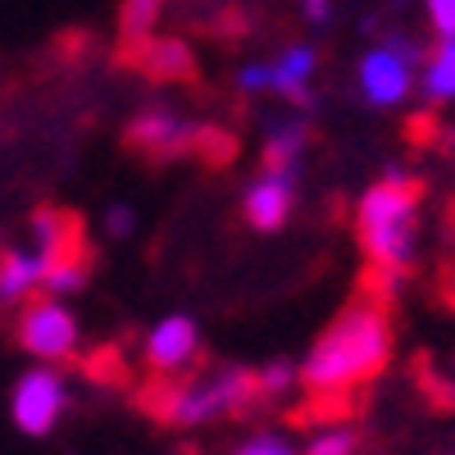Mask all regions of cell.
<instances>
[{
    "instance_id": "cell-1",
    "label": "cell",
    "mask_w": 455,
    "mask_h": 455,
    "mask_svg": "<svg viewBox=\"0 0 455 455\" xmlns=\"http://www.w3.org/2000/svg\"><path fill=\"white\" fill-rule=\"evenodd\" d=\"M392 355V323L373 300H355L341 310L310 347L306 364H300V383L315 396H341L387 364Z\"/></svg>"
},
{
    "instance_id": "cell-2",
    "label": "cell",
    "mask_w": 455,
    "mask_h": 455,
    "mask_svg": "<svg viewBox=\"0 0 455 455\" xmlns=\"http://www.w3.org/2000/svg\"><path fill=\"white\" fill-rule=\"evenodd\" d=\"M355 237L378 274H405L419 246V187L405 173H383L355 210Z\"/></svg>"
},
{
    "instance_id": "cell-3",
    "label": "cell",
    "mask_w": 455,
    "mask_h": 455,
    "mask_svg": "<svg viewBox=\"0 0 455 455\" xmlns=\"http://www.w3.org/2000/svg\"><path fill=\"white\" fill-rule=\"evenodd\" d=\"M259 396V378L251 369H214L205 378H192V383H178L160 396V410L169 424H210L223 419V414H237Z\"/></svg>"
},
{
    "instance_id": "cell-4",
    "label": "cell",
    "mask_w": 455,
    "mask_h": 455,
    "mask_svg": "<svg viewBox=\"0 0 455 455\" xmlns=\"http://www.w3.org/2000/svg\"><path fill=\"white\" fill-rule=\"evenodd\" d=\"M14 337L36 364H60L68 355H78L83 328H78V315H73L64 300L46 296V300H28L23 306V315L14 323Z\"/></svg>"
},
{
    "instance_id": "cell-5",
    "label": "cell",
    "mask_w": 455,
    "mask_h": 455,
    "mask_svg": "<svg viewBox=\"0 0 455 455\" xmlns=\"http://www.w3.org/2000/svg\"><path fill=\"white\" fill-rule=\"evenodd\" d=\"M64 410H68V383H64V373L55 364H36L14 383L10 414H14L19 433H28V437L55 433V424L64 419Z\"/></svg>"
},
{
    "instance_id": "cell-6",
    "label": "cell",
    "mask_w": 455,
    "mask_h": 455,
    "mask_svg": "<svg viewBox=\"0 0 455 455\" xmlns=\"http://www.w3.org/2000/svg\"><path fill=\"white\" fill-rule=\"evenodd\" d=\"M414 92V46L405 42H378L360 60V96L373 109H396Z\"/></svg>"
},
{
    "instance_id": "cell-7",
    "label": "cell",
    "mask_w": 455,
    "mask_h": 455,
    "mask_svg": "<svg viewBox=\"0 0 455 455\" xmlns=\"http://www.w3.org/2000/svg\"><path fill=\"white\" fill-rule=\"evenodd\" d=\"M128 141L137 150H146V156H156V160H178V156H187V150L196 146V124L187 119V114H178V109L150 105V109H141L132 119Z\"/></svg>"
},
{
    "instance_id": "cell-8",
    "label": "cell",
    "mask_w": 455,
    "mask_h": 455,
    "mask_svg": "<svg viewBox=\"0 0 455 455\" xmlns=\"http://www.w3.org/2000/svg\"><path fill=\"white\" fill-rule=\"evenodd\" d=\"M196 351H201V328H196V319H187V315L160 319L156 328L146 332V341H141V360L156 373H164V378L192 369Z\"/></svg>"
},
{
    "instance_id": "cell-9",
    "label": "cell",
    "mask_w": 455,
    "mask_h": 455,
    "mask_svg": "<svg viewBox=\"0 0 455 455\" xmlns=\"http://www.w3.org/2000/svg\"><path fill=\"white\" fill-rule=\"evenodd\" d=\"M242 210H246V223L255 233H278V228H287V219L296 210V178L287 169H264L259 178H251Z\"/></svg>"
},
{
    "instance_id": "cell-10",
    "label": "cell",
    "mask_w": 455,
    "mask_h": 455,
    "mask_svg": "<svg viewBox=\"0 0 455 455\" xmlns=\"http://www.w3.org/2000/svg\"><path fill=\"white\" fill-rule=\"evenodd\" d=\"M51 255L36 246H5L0 255V306H28L36 287H46Z\"/></svg>"
},
{
    "instance_id": "cell-11",
    "label": "cell",
    "mask_w": 455,
    "mask_h": 455,
    "mask_svg": "<svg viewBox=\"0 0 455 455\" xmlns=\"http://www.w3.org/2000/svg\"><path fill=\"white\" fill-rule=\"evenodd\" d=\"M315 73H319V51L315 46H287L269 64V92L291 100V105H310L315 100Z\"/></svg>"
},
{
    "instance_id": "cell-12",
    "label": "cell",
    "mask_w": 455,
    "mask_h": 455,
    "mask_svg": "<svg viewBox=\"0 0 455 455\" xmlns=\"http://www.w3.org/2000/svg\"><path fill=\"white\" fill-rule=\"evenodd\" d=\"M137 46V64L150 73V78H187L192 73V51H187L178 36H146Z\"/></svg>"
},
{
    "instance_id": "cell-13",
    "label": "cell",
    "mask_w": 455,
    "mask_h": 455,
    "mask_svg": "<svg viewBox=\"0 0 455 455\" xmlns=\"http://www.w3.org/2000/svg\"><path fill=\"white\" fill-rule=\"evenodd\" d=\"M32 237H36V251L55 259L68 251H83V223L64 210H42L32 214Z\"/></svg>"
},
{
    "instance_id": "cell-14",
    "label": "cell",
    "mask_w": 455,
    "mask_h": 455,
    "mask_svg": "<svg viewBox=\"0 0 455 455\" xmlns=\"http://www.w3.org/2000/svg\"><path fill=\"white\" fill-rule=\"evenodd\" d=\"M306 146H310V128L300 124V119H287V124L269 128V137H264V164L291 173L296 160L306 156Z\"/></svg>"
},
{
    "instance_id": "cell-15",
    "label": "cell",
    "mask_w": 455,
    "mask_h": 455,
    "mask_svg": "<svg viewBox=\"0 0 455 455\" xmlns=\"http://www.w3.org/2000/svg\"><path fill=\"white\" fill-rule=\"evenodd\" d=\"M419 83L428 100H455V36L451 42H437L419 68Z\"/></svg>"
},
{
    "instance_id": "cell-16",
    "label": "cell",
    "mask_w": 455,
    "mask_h": 455,
    "mask_svg": "<svg viewBox=\"0 0 455 455\" xmlns=\"http://www.w3.org/2000/svg\"><path fill=\"white\" fill-rule=\"evenodd\" d=\"M87 287V255L83 251H68V255H55L51 259V274H46V296L64 300L73 291Z\"/></svg>"
},
{
    "instance_id": "cell-17",
    "label": "cell",
    "mask_w": 455,
    "mask_h": 455,
    "mask_svg": "<svg viewBox=\"0 0 455 455\" xmlns=\"http://www.w3.org/2000/svg\"><path fill=\"white\" fill-rule=\"evenodd\" d=\"M164 5L169 0H124L119 5V28L128 42H146V36H156L160 19H164Z\"/></svg>"
},
{
    "instance_id": "cell-18",
    "label": "cell",
    "mask_w": 455,
    "mask_h": 455,
    "mask_svg": "<svg viewBox=\"0 0 455 455\" xmlns=\"http://www.w3.org/2000/svg\"><path fill=\"white\" fill-rule=\"evenodd\" d=\"M355 446H360L355 428H347V424H323V428L310 433V442H306V451H300V455H355Z\"/></svg>"
},
{
    "instance_id": "cell-19",
    "label": "cell",
    "mask_w": 455,
    "mask_h": 455,
    "mask_svg": "<svg viewBox=\"0 0 455 455\" xmlns=\"http://www.w3.org/2000/svg\"><path fill=\"white\" fill-rule=\"evenodd\" d=\"M255 378H259V396H283V392L296 383V364H287V360H269Z\"/></svg>"
},
{
    "instance_id": "cell-20",
    "label": "cell",
    "mask_w": 455,
    "mask_h": 455,
    "mask_svg": "<svg viewBox=\"0 0 455 455\" xmlns=\"http://www.w3.org/2000/svg\"><path fill=\"white\" fill-rule=\"evenodd\" d=\"M237 455H300V451L287 437H278V433H255V437H246L237 446Z\"/></svg>"
},
{
    "instance_id": "cell-21",
    "label": "cell",
    "mask_w": 455,
    "mask_h": 455,
    "mask_svg": "<svg viewBox=\"0 0 455 455\" xmlns=\"http://www.w3.org/2000/svg\"><path fill=\"white\" fill-rule=\"evenodd\" d=\"M424 14L437 32V42H451L455 36V0H424Z\"/></svg>"
},
{
    "instance_id": "cell-22",
    "label": "cell",
    "mask_w": 455,
    "mask_h": 455,
    "mask_svg": "<svg viewBox=\"0 0 455 455\" xmlns=\"http://www.w3.org/2000/svg\"><path fill=\"white\" fill-rule=\"evenodd\" d=\"M105 233H109V237H132V233H137V210H132V205H109Z\"/></svg>"
},
{
    "instance_id": "cell-23",
    "label": "cell",
    "mask_w": 455,
    "mask_h": 455,
    "mask_svg": "<svg viewBox=\"0 0 455 455\" xmlns=\"http://www.w3.org/2000/svg\"><path fill=\"white\" fill-rule=\"evenodd\" d=\"M237 87L242 92H269V64H242L237 68Z\"/></svg>"
},
{
    "instance_id": "cell-24",
    "label": "cell",
    "mask_w": 455,
    "mask_h": 455,
    "mask_svg": "<svg viewBox=\"0 0 455 455\" xmlns=\"http://www.w3.org/2000/svg\"><path fill=\"white\" fill-rule=\"evenodd\" d=\"M300 19L306 23H328L332 19V0H300Z\"/></svg>"
},
{
    "instance_id": "cell-25",
    "label": "cell",
    "mask_w": 455,
    "mask_h": 455,
    "mask_svg": "<svg viewBox=\"0 0 455 455\" xmlns=\"http://www.w3.org/2000/svg\"><path fill=\"white\" fill-rule=\"evenodd\" d=\"M0 255H5V237H0Z\"/></svg>"
},
{
    "instance_id": "cell-26",
    "label": "cell",
    "mask_w": 455,
    "mask_h": 455,
    "mask_svg": "<svg viewBox=\"0 0 455 455\" xmlns=\"http://www.w3.org/2000/svg\"><path fill=\"white\" fill-rule=\"evenodd\" d=\"M451 396H455V383H451Z\"/></svg>"
}]
</instances>
